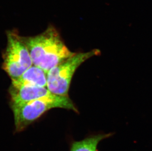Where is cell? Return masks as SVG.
I'll list each match as a JSON object with an SVG mask.
<instances>
[{"mask_svg":"<svg viewBox=\"0 0 152 151\" xmlns=\"http://www.w3.org/2000/svg\"><path fill=\"white\" fill-rule=\"evenodd\" d=\"M21 38L27 47L34 65L46 73L75 53L69 50L59 31L52 25L40 34L21 36Z\"/></svg>","mask_w":152,"mask_h":151,"instance_id":"1","label":"cell"},{"mask_svg":"<svg viewBox=\"0 0 152 151\" xmlns=\"http://www.w3.org/2000/svg\"><path fill=\"white\" fill-rule=\"evenodd\" d=\"M10 107L14 116L16 133L24 131L45 113L53 108H63L79 113L69 96H62L52 93L24 104L10 106Z\"/></svg>","mask_w":152,"mask_h":151,"instance_id":"2","label":"cell"},{"mask_svg":"<svg viewBox=\"0 0 152 151\" xmlns=\"http://www.w3.org/2000/svg\"><path fill=\"white\" fill-rule=\"evenodd\" d=\"M101 54V51L97 49L88 52L75 53L53 67L47 73L48 89L56 95L68 96L72 78L76 70L88 59Z\"/></svg>","mask_w":152,"mask_h":151,"instance_id":"3","label":"cell"},{"mask_svg":"<svg viewBox=\"0 0 152 151\" xmlns=\"http://www.w3.org/2000/svg\"><path fill=\"white\" fill-rule=\"evenodd\" d=\"M7 45L3 54L2 69L12 81L20 78L33 64L27 47L15 30L7 33Z\"/></svg>","mask_w":152,"mask_h":151,"instance_id":"4","label":"cell"},{"mask_svg":"<svg viewBox=\"0 0 152 151\" xmlns=\"http://www.w3.org/2000/svg\"><path fill=\"white\" fill-rule=\"evenodd\" d=\"M10 106H18L51 94L47 87L36 86H15L9 89Z\"/></svg>","mask_w":152,"mask_h":151,"instance_id":"5","label":"cell"},{"mask_svg":"<svg viewBox=\"0 0 152 151\" xmlns=\"http://www.w3.org/2000/svg\"><path fill=\"white\" fill-rule=\"evenodd\" d=\"M11 84L47 87V73L42 68L33 65L20 78L12 81Z\"/></svg>","mask_w":152,"mask_h":151,"instance_id":"6","label":"cell"},{"mask_svg":"<svg viewBox=\"0 0 152 151\" xmlns=\"http://www.w3.org/2000/svg\"><path fill=\"white\" fill-rule=\"evenodd\" d=\"M111 135L110 134L92 135L80 141H74L71 144L69 151H98L99 143Z\"/></svg>","mask_w":152,"mask_h":151,"instance_id":"7","label":"cell"}]
</instances>
